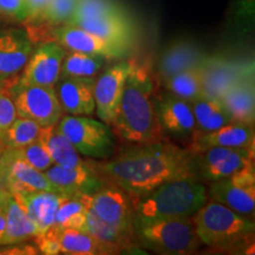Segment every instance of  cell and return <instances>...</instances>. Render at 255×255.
Listing matches in <instances>:
<instances>
[{"label": "cell", "instance_id": "6da1fadb", "mask_svg": "<svg viewBox=\"0 0 255 255\" xmlns=\"http://www.w3.org/2000/svg\"><path fill=\"white\" fill-rule=\"evenodd\" d=\"M89 164L104 183L131 196L143 195L168 181L195 177L193 152L165 139L137 144L116 157Z\"/></svg>", "mask_w": 255, "mask_h": 255}, {"label": "cell", "instance_id": "7a4b0ae2", "mask_svg": "<svg viewBox=\"0 0 255 255\" xmlns=\"http://www.w3.org/2000/svg\"><path fill=\"white\" fill-rule=\"evenodd\" d=\"M111 127L123 141L143 144L164 141L157 116V98L150 72L132 63Z\"/></svg>", "mask_w": 255, "mask_h": 255}, {"label": "cell", "instance_id": "3957f363", "mask_svg": "<svg viewBox=\"0 0 255 255\" xmlns=\"http://www.w3.org/2000/svg\"><path fill=\"white\" fill-rule=\"evenodd\" d=\"M136 216L142 220L191 218L208 201L205 184L196 177L162 183L138 196H131Z\"/></svg>", "mask_w": 255, "mask_h": 255}, {"label": "cell", "instance_id": "277c9868", "mask_svg": "<svg viewBox=\"0 0 255 255\" xmlns=\"http://www.w3.org/2000/svg\"><path fill=\"white\" fill-rule=\"evenodd\" d=\"M135 245L159 254H191L201 247L194 222L190 218L142 220L133 223Z\"/></svg>", "mask_w": 255, "mask_h": 255}, {"label": "cell", "instance_id": "5b68a950", "mask_svg": "<svg viewBox=\"0 0 255 255\" xmlns=\"http://www.w3.org/2000/svg\"><path fill=\"white\" fill-rule=\"evenodd\" d=\"M194 227L201 244L210 247L241 245L254 234V222L222 203L207 201L194 214Z\"/></svg>", "mask_w": 255, "mask_h": 255}, {"label": "cell", "instance_id": "8992f818", "mask_svg": "<svg viewBox=\"0 0 255 255\" xmlns=\"http://www.w3.org/2000/svg\"><path fill=\"white\" fill-rule=\"evenodd\" d=\"M56 126L83 156L100 159L114 154L113 131L104 122L88 116L66 115Z\"/></svg>", "mask_w": 255, "mask_h": 255}, {"label": "cell", "instance_id": "52a82bcc", "mask_svg": "<svg viewBox=\"0 0 255 255\" xmlns=\"http://www.w3.org/2000/svg\"><path fill=\"white\" fill-rule=\"evenodd\" d=\"M254 167V149L213 146L193 152L194 175L200 181L221 180Z\"/></svg>", "mask_w": 255, "mask_h": 255}, {"label": "cell", "instance_id": "ba28073f", "mask_svg": "<svg viewBox=\"0 0 255 255\" xmlns=\"http://www.w3.org/2000/svg\"><path fill=\"white\" fill-rule=\"evenodd\" d=\"M18 117L34 121L40 127L55 126L63 117V109L55 88L26 85L17 82L8 90Z\"/></svg>", "mask_w": 255, "mask_h": 255}, {"label": "cell", "instance_id": "9c48e42d", "mask_svg": "<svg viewBox=\"0 0 255 255\" xmlns=\"http://www.w3.org/2000/svg\"><path fill=\"white\" fill-rule=\"evenodd\" d=\"M87 202L89 208L104 223L133 237L136 213L130 194L119 187L105 183L87 197Z\"/></svg>", "mask_w": 255, "mask_h": 255}, {"label": "cell", "instance_id": "30bf717a", "mask_svg": "<svg viewBox=\"0 0 255 255\" xmlns=\"http://www.w3.org/2000/svg\"><path fill=\"white\" fill-rule=\"evenodd\" d=\"M0 189L11 195L38 190H58L51 184L44 171L27 163L18 149L5 148L0 155Z\"/></svg>", "mask_w": 255, "mask_h": 255}, {"label": "cell", "instance_id": "8fae6325", "mask_svg": "<svg viewBox=\"0 0 255 255\" xmlns=\"http://www.w3.org/2000/svg\"><path fill=\"white\" fill-rule=\"evenodd\" d=\"M209 195L216 202L247 216L253 214L255 207V168L251 167L232 176L213 181Z\"/></svg>", "mask_w": 255, "mask_h": 255}, {"label": "cell", "instance_id": "7c38bea8", "mask_svg": "<svg viewBox=\"0 0 255 255\" xmlns=\"http://www.w3.org/2000/svg\"><path fill=\"white\" fill-rule=\"evenodd\" d=\"M199 71L203 96L219 100L222 94L245 75L254 71V63L206 56L200 63Z\"/></svg>", "mask_w": 255, "mask_h": 255}, {"label": "cell", "instance_id": "4fadbf2b", "mask_svg": "<svg viewBox=\"0 0 255 255\" xmlns=\"http://www.w3.org/2000/svg\"><path fill=\"white\" fill-rule=\"evenodd\" d=\"M132 62L122 60L108 68L96 77L94 97L95 111L102 122L108 126L113 123L122 98L124 85Z\"/></svg>", "mask_w": 255, "mask_h": 255}, {"label": "cell", "instance_id": "5bb4252c", "mask_svg": "<svg viewBox=\"0 0 255 255\" xmlns=\"http://www.w3.org/2000/svg\"><path fill=\"white\" fill-rule=\"evenodd\" d=\"M66 50L57 41H46L32 51L24 66L19 83L26 85H41L55 88L62 72Z\"/></svg>", "mask_w": 255, "mask_h": 255}, {"label": "cell", "instance_id": "9a60e30c", "mask_svg": "<svg viewBox=\"0 0 255 255\" xmlns=\"http://www.w3.org/2000/svg\"><path fill=\"white\" fill-rule=\"evenodd\" d=\"M53 37L65 50L102 56L107 59H122L130 52L128 47L105 40L75 25H59L53 30Z\"/></svg>", "mask_w": 255, "mask_h": 255}, {"label": "cell", "instance_id": "2e32d148", "mask_svg": "<svg viewBox=\"0 0 255 255\" xmlns=\"http://www.w3.org/2000/svg\"><path fill=\"white\" fill-rule=\"evenodd\" d=\"M44 174L58 193L66 197L83 199L92 195L105 184L90 164L73 168L52 164Z\"/></svg>", "mask_w": 255, "mask_h": 255}, {"label": "cell", "instance_id": "e0dca14e", "mask_svg": "<svg viewBox=\"0 0 255 255\" xmlns=\"http://www.w3.org/2000/svg\"><path fill=\"white\" fill-rule=\"evenodd\" d=\"M33 46L30 33L20 27L0 30V82L17 76L30 58Z\"/></svg>", "mask_w": 255, "mask_h": 255}, {"label": "cell", "instance_id": "ac0fdd59", "mask_svg": "<svg viewBox=\"0 0 255 255\" xmlns=\"http://www.w3.org/2000/svg\"><path fill=\"white\" fill-rule=\"evenodd\" d=\"M96 77H64L56 83L55 91L64 113L90 116L95 113Z\"/></svg>", "mask_w": 255, "mask_h": 255}, {"label": "cell", "instance_id": "d6986e66", "mask_svg": "<svg viewBox=\"0 0 255 255\" xmlns=\"http://www.w3.org/2000/svg\"><path fill=\"white\" fill-rule=\"evenodd\" d=\"M157 116L164 132L180 138H193L196 123L190 102L171 94L157 98Z\"/></svg>", "mask_w": 255, "mask_h": 255}, {"label": "cell", "instance_id": "ffe728a7", "mask_svg": "<svg viewBox=\"0 0 255 255\" xmlns=\"http://www.w3.org/2000/svg\"><path fill=\"white\" fill-rule=\"evenodd\" d=\"M254 144L255 133L253 126L232 122L214 131L197 133L191 138L189 150L191 152H200L213 146L254 149Z\"/></svg>", "mask_w": 255, "mask_h": 255}, {"label": "cell", "instance_id": "44dd1931", "mask_svg": "<svg viewBox=\"0 0 255 255\" xmlns=\"http://www.w3.org/2000/svg\"><path fill=\"white\" fill-rule=\"evenodd\" d=\"M233 122L253 126L255 120L254 71L248 72L219 98Z\"/></svg>", "mask_w": 255, "mask_h": 255}, {"label": "cell", "instance_id": "7402d4cb", "mask_svg": "<svg viewBox=\"0 0 255 255\" xmlns=\"http://www.w3.org/2000/svg\"><path fill=\"white\" fill-rule=\"evenodd\" d=\"M75 26L84 28L105 40L130 50L136 39L135 25L124 11L105 17L79 21L75 24Z\"/></svg>", "mask_w": 255, "mask_h": 255}, {"label": "cell", "instance_id": "603a6c76", "mask_svg": "<svg viewBox=\"0 0 255 255\" xmlns=\"http://www.w3.org/2000/svg\"><path fill=\"white\" fill-rule=\"evenodd\" d=\"M12 196L17 199L18 202L26 210L32 221L36 223L39 229V234L55 226L57 209L66 197L63 194L49 190L28 191V193L14 194Z\"/></svg>", "mask_w": 255, "mask_h": 255}, {"label": "cell", "instance_id": "cb8c5ba5", "mask_svg": "<svg viewBox=\"0 0 255 255\" xmlns=\"http://www.w3.org/2000/svg\"><path fill=\"white\" fill-rule=\"evenodd\" d=\"M206 55L190 41L175 43L163 53L158 65V75L161 81L183 71V70L199 66Z\"/></svg>", "mask_w": 255, "mask_h": 255}, {"label": "cell", "instance_id": "d4e9b609", "mask_svg": "<svg viewBox=\"0 0 255 255\" xmlns=\"http://www.w3.org/2000/svg\"><path fill=\"white\" fill-rule=\"evenodd\" d=\"M5 233L1 245H14L36 238L39 234L37 225L27 215L24 207L14 196H9L5 210Z\"/></svg>", "mask_w": 255, "mask_h": 255}, {"label": "cell", "instance_id": "484cf974", "mask_svg": "<svg viewBox=\"0 0 255 255\" xmlns=\"http://www.w3.org/2000/svg\"><path fill=\"white\" fill-rule=\"evenodd\" d=\"M38 141L44 145L53 163L66 168L88 165L89 162L79 157V152L76 150L71 142L59 131L55 126L41 127Z\"/></svg>", "mask_w": 255, "mask_h": 255}, {"label": "cell", "instance_id": "4316f807", "mask_svg": "<svg viewBox=\"0 0 255 255\" xmlns=\"http://www.w3.org/2000/svg\"><path fill=\"white\" fill-rule=\"evenodd\" d=\"M56 231L60 245V253L63 254L96 255L115 254L120 252L117 248L104 244L89 234L88 232L81 231V229L63 228L56 226Z\"/></svg>", "mask_w": 255, "mask_h": 255}, {"label": "cell", "instance_id": "83f0119b", "mask_svg": "<svg viewBox=\"0 0 255 255\" xmlns=\"http://www.w3.org/2000/svg\"><path fill=\"white\" fill-rule=\"evenodd\" d=\"M190 104L196 123L195 135L214 131L219 128L233 122L221 102L216 98L202 95L196 100L191 101Z\"/></svg>", "mask_w": 255, "mask_h": 255}, {"label": "cell", "instance_id": "f1b7e54d", "mask_svg": "<svg viewBox=\"0 0 255 255\" xmlns=\"http://www.w3.org/2000/svg\"><path fill=\"white\" fill-rule=\"evenodd\" d=\"M107 58L102 56L70 51L63 59L60 78L64 77H97L104 68Z\"/></svg>", "mask_w": 255, "mask_h": 255}, {"label": "cell", "instance_id": "f546056e", "mask_svg": "<svg viewBox=\"0 0 255 255\" xmlns=\"http://www.w3.org/2000/svg\"><path fill=\"white\" fill-rule=\"evenodd\" d=\"M169 94L183 98L188 102L196 100L203 95L199 66L176 73L163 82Z\"/></svg>", "mask_w": 255, "mask_h": 255}, {"label": "cell", "instance_id": "4dcf8cb0", "mask_svg": "<svg viewBox=\"0 0 255 255\" xmlns=\"http://www.w3.org/2000/svg\"><path fill=\"white\" fill-rule=\"evenodd\" d=\"M87 197H65L57 209L55 225L63 228H75L85 232L88 215Z\"/></svg>", "mask_w": 255, "mask_h": 255}, {"label": "cell", "instance_id": "1f68e13d", "mask_svg": "<svg viewBox=\"0 0 255 255\" xmlns=\"http://www.w3.org/2000/svg\"><path fill=\"white\" fill-rule=\"evenodd\" d=\"M41 127L34 121L17 117L13 123L9 126L0 141L5 148L20 149L30 143L37 141Z\"/></svg>", "mask_w": 255, "mask_h": 255}, {"label": "cell", "instance_id": "d6a6232c", "mask_svg": "<svg viewBox=\"0 0 255 255\" xmlns=\"http://www.w3.org/2000/svg\"><path fill=\"white\" fill-rule=\"evenodd\" d=\"M122 11L123 8L116 0H77L71 17L65 24L75 25L79 21L105 17Z\"/></svg>", "mask_w": 255, "mask_h": 255}, {"label": "cell", "instance_id": "836d02e7", "mask_svg": "<svg viewBox=\"0 0 255 255\" xmlns=\"http://www.w3.org/2000/svg\"><path fill=\"white\" fill-rule=\"evenodd\" d=\"M76 4L77 0H49L38 24L45 23L50 26L65 24L71 17Z\"/></svg>", "mask_w": 255, "mask_h": 255}, {"label": "cell", "instance_id": "e575fe53", "mask_svg": "<svg viewBox=\"0 0 255 255\" xmlns=\"http://www.w3.org/2000/svg\"><path fill=\"white\" fill-rule=\"evenodd\" d=\"M18 150L25 161L33 168H36L37 170L45 171L51 165L55 164L49 152L38 139L23 146V148L18 149Z\"/></svg>", "mask_w": 255, "mask_h": 255}, {"label": "cell", "instance_id": "d590c367", "mask_svg": "<svg viewBox=\"0 0 255 255\" xmlns=\"http://www.w3.org/2000/svg\"><path fill=\"white\" fill-rule=\"evenodd\" d=\"M18 117L17 109L8 90H0V138Z\"/></svg>", "mask_w": 255, "mask_h": 255}, {"label": "cell", "instance_id": "8d00e7d4", "mask_svg": "<svg viewBox=\"0 0 255 255\" xmlns=\"http://www.w3.org/2000/svg\"><path fill=\"white\" fill-rule=\"evenodd\" d=\"M0 14L15 21H26L28 17L26 0H0Z\"/></svg>", "mask_w": 255, "mask_h": 255}, {"label": "cell", "instance_id": "74e56055", "mask_svg": "<svg viewBox=\"0 0 255 255\" xmlns=\"http://www.w3.org/2000/svg\"><path fill=\"white\" fill-rule=\"evenodd\" d=\"M37 250L40 251V253L46 255H56L60 254V245L57 238L56 226H52L46 232L36 237Z\"/></svg>", "mask_w": 255, "mask_h": 255}, {"label": "cell", "instance_id": "f35d334b", "mask_svg": "<svg viewBox=\"0 0 255 255\" xmlns=\"http://www.w3.org/2000/svg\"><path fill=\"white\" fill-rule=\"evenodd\" d=\"M49 0H26L27 5V23L31 24H38L39 19L43 14L44 9H45Z\"/></svg>", "mask_w": 255, "mask_h": 255}, {"label": "cell", "instance_id": "ab89813d", "mask_svg": "<svg viewBox=\"0 0 255 255\" xmlns=\"http://www.w3.org/2000/svg\"><path fill=\"white\" fill-rule=\"evenodd\" d=\"M9 196H11V194H8L7 191L0 189V212L4 213L6 203H7V200Z\"/></svg>", "mask_w": 255, "mask_h": 255}, {"label": "cell", "instance_id": "60d3db41", "mask_svg": "<svg viewBox=\"0 0 255 255\" xmlns=\"http://www.w3.org/2000/svg\"><path fill=\"white\" fill-rule=\"evenodd\" d=\"M4 233H5V215H4V213L0 212V245H1V242H2Z\"/></svg>", "mask_w": 255, "mask_h": 255}, {"label": "cell", "instance_id": "b9f144b4", "mask_svg": "<svg viewBox=\"0 0 255 255\" xmlns=\"http://www.w3.org/2000/svg\"><path fill=\"white\" fill-rule=\"evenodd\" d=\"M4 149H5V146H4V144H2V142L0 141V155H1V152L4 151Z\"/></svg>", "mask_w": 255, "mask_h": 255}, {"label": "cell", "instance_id": "7bdbcfd3", "mask_svg": "<svg viewBox=\"0 0 255 255\" xmlns=\"http://www.w3.org/2000/svg\"><path fill=\"white\" fill-rule=\"evenodd\" d=\"M2 89V84H1V82H0V90H1Z\"/></svg>", "mask_w": 255, "mask_h": 255}]
</instances>
